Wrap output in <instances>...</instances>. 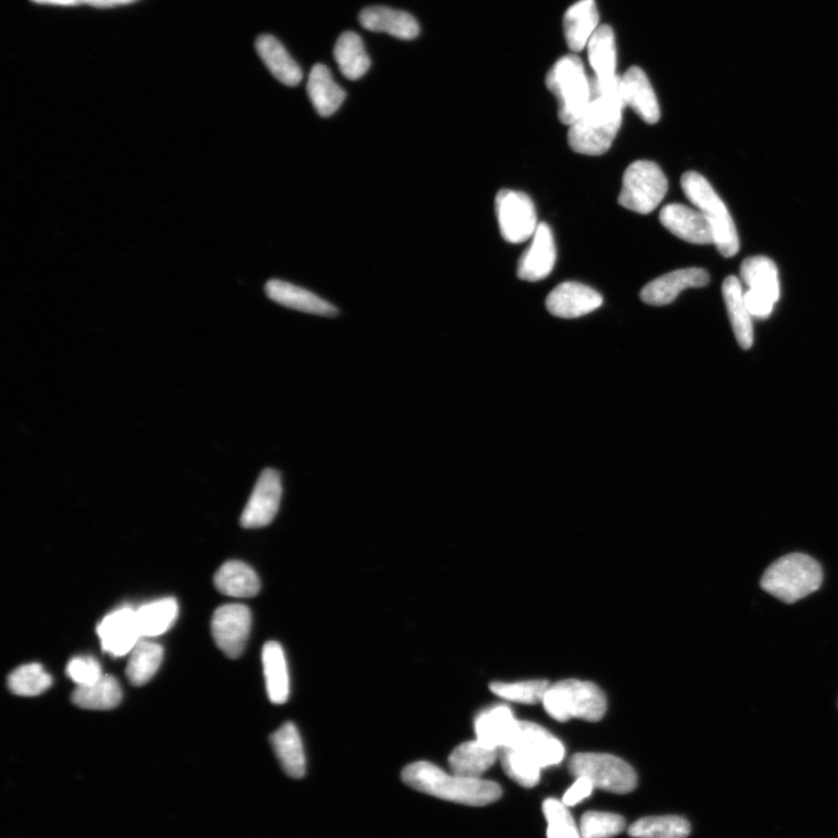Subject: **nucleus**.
I'll return each instance as SVG.
<instances>
[{
	"label": "nucleus",
	"instance_id": "nucleus-7",
	"mask_svg": "<svg viewBox=\"0 0 838 838\" xmlns=\"http://www.w3.org/2000/svg\"><path fill=\"white\" fill-rule=\"evenodd\" d=\"M669 190L667 176L652 161H636L625 175L619 205L639 214H649L663 202Z\"/></svg>",
	"mask_w": 838,
	"mask_h": 838
},
{
	"label": "nucleus",
	"instance_id": "nucleus-38",
	"mask_svg": "<svg viewBox=\"0 0 838 838\" xmlns=\"http://www.w3.org/2000/svg\"><path fill=\"white\" fill-rule=\"evenodd\" d=\"M8 682L13 694L36 696L52 687L53 679L40 664H29L13 671Z\"/></svg>",
	"mask_w": 838,
	"mask_h": 838
},
{
	"label": "nucleus",
	"instance_id": "nucleus-46",
	"mask_svg": "<svg viewBox=\"0 0 838 838\" xmlns=\"http://www.w3.org/2000/svg\"><path fill=\"white\" fill-rule=\"evenodd\" d=\"M36 4L56 7H77L85 4V0H32Z\"/></svg>",
	"mask_w": 838,
	"mask_h": 838
},
{
	"label": "nucleus",
	"instance_id": "nucleus-37",
	"mask_svg": "<svg viewBox=\"0 0 838 838\" xmlns=\"http://www.w3.org/2000/svg\"><path fill=\"white\" fill-rule=\"evenodd\" d=\"M500 757L505 774L525 788L536 786L541 779L542 767L516 747L501 750Z\"/></svg>",
	"mask_w": 838,
	"mask_h": 838
},
{
	"label": "nucleus",
	"instance_id": "nucleus-42",
	"mask_svg": "<svg viewBox=\"0 0 838 838\" xmlns=\"http://www.w3.org/2000/svg\"><path fill=\"white\" fill-rule=\"evenodd\" d=\"M67 675L77 687H87L103 677L101 664L93 657H75L70 661Z\"/></svg>",
	"mask_w": 838,
	"mask_h": 838
},
{
	"label": "nucleus",
	"instance_id": "nucleus-21",
	"mask_svg": "<svg viewBox=\"0 0 838 838\" xmlns=\"http://www.w3.org/2000/svg\"><path fill=\"white\" fill-rule=\"evenodd\" d=\"M364 29L375 33H388L397 39L412 40L421 29L417 20L408 12L386 7H369L359 14Z\"/></svg>",
	"mask_w": 838,
	"mask_h": 838
},
{
	"label": "nucleus",
	"instance_id": "nucleus-4",
	"mask_svg": "<svg viewBox=\"0 0 838 838\" xmlns=\"http://www.w3.org/2000/svg\"><path fill=\"white\" fill-rule=\"evenodd\" d=\"M542 702L546 713L559 722L570 719L598 722L607 711L604 692L595 683L577 679L549 685Z\"/></svg>",
	"mask_w": 838,
	"mask_h": 838
},
{
	"label": "nucleus",
	"instance_id": "nucleus-30",
	"mask_svg": "<svg viewBox=\"0 0 838 838\" xmlns=\"http://www.w3.org/2000/svg\"><path fill=\"white\" fill-rule=\"evenodd\" d=\"M216 588L229 597L252 598L260 590V580L255 570L242 562H228L214 576Z\"/></svg>",
	"mask_w": 838,
	"mask_h": 838
},
{
	"label": "nucleus",
	"instance_id": "nucleus-1",
	"mask_svg": "<svg viewBox=\"0 0 838 838\" xmlns=\"http://www.w3.org/2000/svg\"><path fill=\"white\" fill-rule=\"evenodd\" d=\"M590 102L580 118L569 126L568 145L584 156L599 157L611 147L622 125L626 107L621 77L609 82L590 80Z\"/></svg>",
	"mask_w": 838,
	"mask_h": 838
},
{
	"label": "nucleus",
	"instance_id": "nucleus-6",
	"mask_svg": "<svg viewBox=\"0 0 838 838\" xmlns=\"http://www.w3.org/2000/svg\"><path fill=\"white\" fill-rule=\"evenodd\" d=\"M546 86L557 98L561 122L567 126L577 122L591 96L590 80L582 59L577 55L559 59L546 76Z\"/></svg>",
	"mask_w": 838,
	"mask_h": 838
},
{
	"label": "nucleus",
	"instance_id": "nucleus-22",
	"mask_svg": "<svg viewBox=\"0 0 838 838\" xmlns=\"http://www.w3.org/2000/svg\"><path fill=\"white\" fill-rule=\"evenodd\" d=\"M599 12L594 0H580L564 15V34L572 52L579 53L599 29Z\"/></svg>",
	"mask_w": 838,
	"mask_h": 838
},
{
	"label": "nucleus",
	"instance_id": "nucleus-11",
	"mask_svg": "<svg viewBox=\"0 0 838 838\" xmlns=\"http://www.w3.org/2000/svg\"><path fill=\"white\" fill-rule=\"evenodd\" d=\"M282 497L281 474L272 469L264 470L242 512L240 524L245 528L270 525L277 515Z\"/></svg>",
	"mask_w": 838,
	"mask_h": 838
},
{
	"label": "nucleus",
	"instance_id": "nucleus-14",
	"mask_svg": "<svg viewBox=\"0 0 838 838\" xmlns=\"http://www.w3.org/2000/svg\"><path fill=\"white\" fill-rule=\"evenodd\" d=\"M659 220L661 226L690 244H714L712 224L699 210L678 203L669 205L661 210Z\"/></svg>",
	"mask_w": 838,
	"mask_h": 838
},
{
	"label": "nucleus",
	"instance_id": "nucleus-10",
	"mask_svg": "<svg viewBox=\"0 0 838 838\" xmlns=\"http://www.w3.org/2000/svg\"><path fill=\"white\" fill-rule=\"evenodd\" d=\"M251 628L252 614L244 605L219 607L212 616L214 642L231 659L239 658L245 651Z\"/></svg>",
	"mask_w": 838,
	"mask_h": 838
},
{
	"label": "nucleus",
	"instance_id": "nucleus-33",
	"mask_svg": "<svg viewBox=\"0 0 838 838\" xmlns=\"http://www.w3.org/2000/svg\"><path fill=\"white\" fill-rule=\"evenodd\" d=\"M334 54L342 74L350 81L360 80L370 69L363 39L355 32H345L339 36Z\"/></svg>",
	"mask_w": 838,
	"mask_h": 838
},
{
	"label": "nucleus",
	"instance_id": "nucleus-25",
	"mask_svg": "<svg viewBox=\"0 0 838 838\" xmlns=\"http://www.w3.org/2000/svg\"><path fill=\"white\" fill-rule=\"evenodd\" d=\"M255 49L260 59L277 81L289 86H296L302 82L303 73L300 65L275 36L260 35L255 42Z\"/></svg>",
	"mask_w": 838,
	"mask_h": 838
},
{
	"label": "nucleus",
	"instance_id": "nucleus-24",
	"mask_svg": "<svg viewBox=\"0 0 838 838\" xmlns=\"http://www.w3.org/2000/svg\"><path fill=\"white\" fill-rule=\"evenodd\" d=\"M499 750L478 740L457 746L449 757L452 774L467 778H481L497 761Z\"/></svg>",
	"mask_w": 838,
	"mask_h": 838
},
{
	"label": "nucleus",
	"instance_id": "nucleus-43",
	"mask_svg": "<svg viewBox=\"0 0 838 838\" xmlns=\"http://www.w3.org/2000/svg\"><path fill=\"white\" fill-rule=\"evenodd\" d=\"M744 301L750 315L755 318H767L775 308V302L754 291L744 292Z\"/></svg>",
	"mask_w": 838,
	"mask_h": 838
},
{
	"label": "nucleus",
	"instance_id": "nucleus-44",
	"mask_svg": "<svg viewBox=\"0 0 838 838\" xmlns=\"http://www.w3.org/2000/svg\"><path fill=\"white\" fill-rule=\"evenodd\" d=\"M594 789L593 784L585 777H577L575 784H573L563 798V803L567 807L576 806L583 800L590 797Z\"/></svg>",
	"mask_w": 838,
	"mask_h": 838
},
{
	"label": "nucleus",
	"instance_id": "nucleus-5",
	"mask_svg": "<svg viewBox=\"0 0 838 838\" xmlns=\"http://www.w3.org/2000/svg\"><path fill=\"white\" fill-rule=\"evenodd\" d=\"M681 188L689 201L710 220L714 231V245L725 258L740 251L739 233L734 219L712 185L695 171L682 175Z\"/></svg>",
	"mask_w": 838,
	"mask_h": 838
},
{
	"label": "nucleus",
	"instance_id": "nucleus-16",
	"mask_svg": "<svg viewBox=\"0 0 838 838\" xmlns=\"http://www.w3.org/2000/svg\"><path fill=\"white\" fill-rule=\"evenodd\" d=\"M710 280V274L701 269L678 270L647 284L641 292V300L649 305H668L683 291L701 289Z\"/></svg>",
	"mask_w": 838,
	"mask_h": 838
},
{
	"label": "nucleus",
	"instance_id": "nucleus-9",
	"mask_svg": "<svg viewBox=\"0 0 838 838\" xmlns=\"http://www.w3.org/2000/svg\"><path fill=\"white\" fill-rule=\"evenodd\" d=\"M495 210L504 240L521 244L534 237L540 224L535 205L526 193L501 190L496 195Z\"/></svg>",
	"mask_w": 838,
	"mask_h": 838
},
{
	"label": "nucleus",
	"instance_id": "nucleus-3",
	"mask_svg": "<svg viewBox=\"0 0 838 838\" xmlns=\"http://www.w3.org/2000/svg\"><path fill=\"white\" fill-rule=\"evenodd\" d=\"M824 582L821 565L805 554H790L771 564L761 579L764 591L793 605L819 590Z\"/></svg>",
	"mask_w": 838,
	"mask_h": 838
},
{
	"label": "nucleus",
	"instance_id": "nucleus-29",
	"mask_svg": "<svg viewBox=\"0 0 838 838\" xmlns=\"http://www.w3.org/2000/svg\"><path fill=\"white\" fill-rule=\"evenodd\" d=\"M262 664L270 700L275 704L286 702L291 693V681L284 651L280 643L264 645Z\"/></svg>",
	"mask_w": 838,
	"mask_h": 838
},
{
	"label": "nucleus",
	"instance_id": "nucleus-28",
	"mask_svg": "<svg viewBox=\"0 0 838 838\" xmlns=\"http://www.w3.org/2000/svg\"><path fill=\"white\" fill-rule=\"evenodd\" d=\"M741 279L747 290L754 291L778 302L781 297V283L776 263L764 255L750 256L741 266Z\"/></svg>",
	"mask_w": 838,
	"mask_h": 838
},
{
	"label": "nucleus",
	"instance_id": "nucleus-23",
	"mask_svg": "<svg viewBox=\"0 0 838 838\" xmlns=\"http://www.w3.org/2000/svg\"><path fill=\"white\" fill-rule=\"evenodd\" d=\"M723 300L739 345L750 349L754 345L753 316L750 315L740 279L727 276L722 284Z\"/></svg>",
	"mask_w": 838,
	"mask_h": 838
},
{
	"label": "nucleus",
	"instance_id": "nucleus-34",
	"mask_svg": "<svg viewBox=\"0 0 838 838\" xmlns=\"http://www.w3.org/2000/svg\"><path fill=\"white\" fill-rule=\"evenodd\" d=\"M136 615L143 638L158 637L178 620L179 605L174 598H166L144 605Z\"/></svg>",
	"mask_w": 838,
	"mask_h": 838
},
{
	"label": "nucleus",
	"instance_id": "nucleus-40",
	"mask_svg": "<svg viewBox=\"0 0 838 838\" xmlns=\"http://www.w3.org/2000/svg\"><path fill=\"white\" fill-rule=\"evenodd\" d=\"M547 823V838H583L567 806L557 799H547L543 804Z\"/></svg>",
	"mask_w": 838,
	"mask_h": 838
},
{
	"label": "nucleus",
	"instance_id": "nucleus-20",
	"mask_svg": "<svg viewBox=\"0 0 838 838\" xmlns=\"http://www.w3.org/2000/svg\"><path fill=\"white\" fill-rule=\"evenodd\" d=\"M621 95L626 106L653 125L660 119V107L653 87L646 73L638 67H631L621 77Z\"/></svg>",
	"mask_w": 838,
	"mask_h": 838
},
{
	"label": "nucleus",
	"instance_id": "nucleus-17",
	"mask_svg": "<svg viewBox=\"0 0 838 838\" xmlns=\"http://www.w3.org/2000/svg\"><path fill=\"white\" fill-rule=\"evenodd\" d=\"M520 722L506 705H493V708L481 712L475 719L476 740L501 752L514 743L520 730Z\"/></svg>",
	"mask_w": 838,
	"mask_h": 838
},
{
	"label": "nucleus",
	"instance_id": "nucleus-31",
	"mask_svg": "<svg viewBox=\"0 0 838 838\" xmlns=\"http://www.w3.org/2000/svg\"><path fill=\"white\" fill-rule=\"evenodd\" d=\"M119 682L112 675H104L87 687H77L72 700L77 708L91 711H109L122 702Z\"/></svg>",
	"mask_w": 838,
	"mask_h": 838
},
{
	"label": "nucleus",
	"instance_id": "nucleus-26",
	"mask_svg": "<svg viewBox=\"0 0 838 838\" xmlns=\"http://www.w3.org/2000/svg\"><path fill=\"white\" fill-rule=\"evenodd\" d=\"M306 91L316 112L322 117L333 116L346 98V93L334 81L324 64H316L308 75Z\"/></svg>",
	"mask_w": 838,
	"mask_h": 838
},
{
	"label": "nucleus",
	"instance_id": "nucleus-32",
	"mask_svg": "<svg viewBox=\"0 0 838 838\" xmlns=\"http://www.w3.org/2000/svg\"><path fill=\"white\" fill-rule=\"evenodd\" d=\"M588 60L600 82H609L619 77L616 75V42L610 27H600L588 42Z\"/></svg>",
	"mask_w": 838,
	"mask_h": 838
},
{
	"label": "nucleus",
	"instance_id": "nucleus-41",
	"mask_svg": "<svg viewBox=\"0 0 838 838\" xmlns=\"http://www.w3.org/2000/svg\"><path fill=\"white\" fill-rule=\"evenodd\" d=\"M626 829L621 815L605 811H588L580 821L583 838H612Z\"/></svg>",
	"mask_w": 838,
	"mask_h": 838
},
{
	"label": "nucleus",
	"instance_id": "nucleus-36",
	"mask_svg": "<svg viewBox=\"0 0 838 838\" xmlns=\"http://www.w3.org/2000/svg\"><path fill=\"white\" fill-rule=\"evenodd\" d=\"M628 834L633 838H687L691 834V825L675 815L650 816L636 821Z\"/></svg>",
	"mask_w": 838,
	"mask_h": 838
},
{
	"label": "nucleus",
	"instance_id": "nucleus-45",
	"mask_svg": "<svg viewBox=\"0 0 838 838\" xmlns=\"http://www.w3.org/2000/svg\"><path fill=\"white\" fill-rule=\"evenodd\" d=\"M135 2H138V0H85L86 6L97 8V9L117 8L122 6H128Z\"/></svg>",
	"mask_w": 838,
	"mask_h": 838
},
{
	"label": "nucleus",
	"instance_id": "nucleus-2",
	"mask_svg": "<svg viewBox=\"0 0 838 838\" xmlns=\"http://www.w3.org/2000/svg\"><path fill=\"white\" fill-rule=\"evenodd\" d=\"M402 779L406 785L418 792L467 806H488L502 796V788L494 782L448 774L429 762L408 765L402 772Z\"/></svg>",
	"mask_w": 838,
	"mask_h": 838
},
{
	"label": "nucleus",
	"instance_id": "nucleus-8",
	"mask_svg": "<svg viewBox=\"0 0 838 838\" xmlns=\"http://www.w3.org/2000/svg\"><path fill=\"white\" fill-rule=\"evenodd\" d=\"M569 771L573 776L587 778L594 788L615 794L632 792L638 782L628 763L607 754H577L569 762Z\"/></svg>",
	"mask_w": 838,
	"mask_h": 838
},
{
	"label": "nucleus",
	"instance_id": "nucleus-15",
	"mask_svg": "<svg viewBox=\"0 0 838 838\" xmlns=\"http://www.w3.org/2000/svg\"><path fill=\"white\" fill-rule=\"evenodd\" d=\"M557 261L556 242L549 227L541 223L533 237L532 245L522 254L517 276L528 282H537L553 273Z\"/></svg>",
	"mask_w": 838,
	"mask_h": 838
},
{
	"label": "nucleus",
	"instance_id": "nucleus-39",
	"mask_svg": "<svg viewBox=\"0 0 838 838\" xmlns=\"http://www.w3.org/2000/svg\"><path fill=\"white\" fill-rule=\"evenodd\" d=\"M549 688L546 680H527L521 682H494L491 691L509 701L535 704L543 701V698Z\"/></svg>",
	"mask_w": 838,
	"mask_h": 838
},
{
	"label": "nucleus",
	"instance_id": "nucleus-35",
	"mask_svg": "<svg viewBox=\"0 0 838 838\" xmlns=\"http://www.w3.org/2000/svg\"><path fill=\"white\" fill-rule=\"evenodd\" d=\"M164 648L158 643L142 641L130 651L126 675L134 687H144L159 671Z\"/></svg>",
	"mask_w": 838,
	"mask_h": 838
},
{
	"label": "nucleus",
	"instance_id": "nucleus-19",
	"mask_svg": "<svg viewBox=\"0 0 838 838\" xmlns=\"http://www.w3.org/2000/svg\"><path fill=\"white\" fill-rule=\"evenodd\" d=\"M264 291H266L269 298L273 302L293 308L296 312L325 317L338 315V308L335 305L289 282L271 280L268 282Z\"/></svg>",
	"mask_w": 838,
	"mask_h": 838
},
{
	"label": "nucleus",
	"instance_id": "nucleus-12",
	"mask_svg": "<svg viewBox=\"0 0 838 838\" xmlns=\"http://www.w3.org/2000/svg\"><path fill=\"white\" fill-rule=\"evenodd\" d=\"M102 648L113 657H124L142 641L136 610L121 608L106 615L97 627Z\"/></svg>",
	"mask_w": 838,
	"mask_h": 838
},
{
	"label": "nucleus",
	"instance_id": "nucleus-27",
	"mask_svg": "<svg viewBox=\"0 0 838 838\" xmlns=\"http://www.w3.org/2000/svg\"><path fill=\"white\" fill-rule=\"evenodd\" d=\"M276 757L286 775L294 779L305 776V755L297 727L292 722L284 723L271 736Z\"/></svg>",
	"mask_w": 838,
	"mask_h": 838
},
{
	"label": "nucleus",
	"instance_id": "nucleus-18",
	"mask_svg": "<svg viewBox=\"0 0 838 838\" xmlns=\"http://www.w3.org/2000/svg\"><path fill=\"white\" fill-rule=\"evenodd\" d=\"M510 747L521 750L542 768L557 765L565 757L563 743L533 722H520L518 733Z\"/></svg>",
	"mask_w": 838,
	"mask_h": 838
},
{
	"label": "nucleus",
	"instance_id": "nucleus-13",
	"mask_svg": "<svg viewBox=\"0 0 838 838\" xmlns=\"http://www.w3.org/2000/svg\"><path fill=\"white\" fill-rule=\"evenodd\" d=\"M604 303L603 296L590 286L578 282H564L546 298L549 314L559 318H578L588 315Z\"/></svg>",
	"mask_w": 838,
	"mask_h": 838
}]
</instances>
